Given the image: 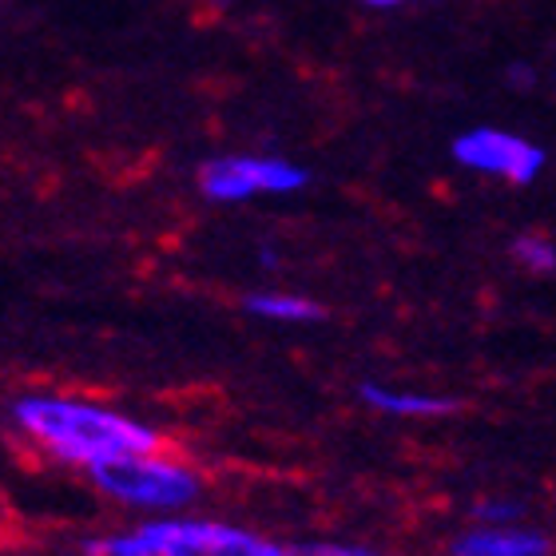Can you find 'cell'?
Wrapping results in <instances>:
<instances>
[{
    "label": "cell",
    "instance_id": "cell-4",
    "mask_svg": "<svg viewBox=\"0 0 556 556\" xmlns=\"http://www.w3.org/2000/svg\"><path fill=\"white\" fill-rule=\"evenodd\" d=\"M453 160L481 175H501L509 184H533L545 172V148L501 128H469L453 139Z\"/></svg>",
    "mask_w": 556,
    "mask_h": 556
},
{
    "label": "cell",
    "instance_id": "cell-9",
    "mask_svg": "<svg viewBox=\"0 0 556 556\" xmlns=\"http://www.w3.org/2000/svg\"><path fill=\"white\" fill-rule=\"evenodd\" d=\"M521 505H513V501H477L473 505V517L477 525H513L517 517H521Z\"/></svg>",
    "mask_w": 556,
    "mask_h": 556
},
{
    "label": "cell",
    "instance_id": "cell-13",
    "mask_svg": "<svg viewBox=\"0 0 556 556\" xmlns=\"http://www.w3.org/2000/svg\"><path fill=\"white\" fill-rule=\"evenodd\" d=\"M227 4H231V0H211V9H227Z\"/></svg>",
    "mask_w": 556,
    "mask_h": 556
},
{
    "label": "cell",
    "instance_id": "cell-8",
    "mask_svg": "<svg viewBox=\"0 0 556 556\" xmlns=\"http://www.w3.org/2000/svg\"><path fill=\"white\" fill-rule=\"evenodd\" d=\"M513 258H517L525 270H533V275H553L556 270V243L553 239H545V235H521V239L513 243Z\"/></svg>",
    "mask_w": 556,
    "mask_h": 556
},
{
    "label": "cell",
    "instance_id": "cell-12",
    "mask_svg": "<svg viewBox=\"0 0 556 556\" xmlns=\"http://www.w3.org/2000/svg\"><path fill=\"white\" fill-rule=\"evenodd\" d=\"M362 4H370V9H394V4H406V0H362Z\"/></svg>",
    "mask_w": 556,
    "mask_h": 556
},
{
    "label": "cell",
    "instance_id": "cell-11",
    "mask_svg": "<svg viewBox=\"0 0 556 556\" xmlns=\"http://www.w3.org/2000/svg\"><path fill=\"white\" fill-rule=\"evenodd\" d=\"M533 80H536V72L529 68V64H513V68H509L513 88H533Z\"/></svg>",
    "mask_w": 556,
    "mask_h": 556
},
{
    "label": "cell",
    "instance_id": "cell-10",
    "mask_svg": "<svg viewBox=\"0 0 556 556\" xmlns=\"http://www.w3.org/2000/svg\"><path fill=\"white\" fill-rule=\"evenodd\" d=\"M287 556H386L366 545H334V541H314V545H290Z\"/></svg>",
    "mask_w": 556,
    "mask_h": 556
},
{
    "label": "cell",
    "instance_id": "cell-2",
    "mask_svg": "<svg viewBox=\"0 0 556 556\" xmlns=\"http://www.w3.org/2000/svg\"><path fill=\"white\" fill-rule=\"evenodd\" d=\"M92 481L104 497L119 501V505H136V509H184L203 489L191 465L163 457V453L108 462L92 469Z\"/></svg>",
    "mask_w": 556,
    "mask_h": 556
},
{
    "label": "cell",
    "instance_id": "cell-1",
    "mask_svg": "<svg viewBox=\"0 0 556 556\" xmlns=\"http://www.w3.org/2000/svg\"><path fill=\"white\" fill-rule=\"evenodd\" d=\"M12 421L24 438L76 469H100L119 457L163 453V438L128 414L72 394H24L12 402Z\"/></svg>",
    "mask_w": 556,
    "mask_h": 556
},
{
    "label": "cell",
    "instance_id": "cell-3",
    "mask_svg": "<svg viewBox=\"0 0 556 556\" xmlns=\"http://www.w3.org/2000/svg\"><path fill=\"white\" fill-rule=\"evenodd\" d=\"M306 167L275 155H219L203 163L199 172V191L215 203H243L255 195H287L306 187Z\"/></svg>",
    "mask_w": 556,
    "mask_h": 556
},
{
    "label": "cell",
    "instance_id": "cell-7",
    "mask_svg": "<svg viewBox=\"0 0 556 556\" xmlns=\"http://www.w3.org/2000/svg\"><path fill=\"white\" fill-rule=\"evenodd\" d=\"M255 318H270V323H318L323 318V306L302 294H282V290H258V294H247L243 302Z\"/></svg>",
    "mask_w": 556,
    "mask_h": 556
},
{
    "label": "cell",
    "instance_id": "cell-6",
    "mask_svg": "<svg viewBox=\"0 0 556 556\" xmlns=\"http://www.w3.org/2000/svg\"><path fill=\"white\" fill-rule=\"evenodd\" d=\"M362 402L378 414H394V417H438L462 409L453 397H433V394H406V390H390V386L378 382H362Z\"/></svg>",
    "mask_w": 556,
    "mask_h": 556
},
{
    "label": "cell",
    "instance_id": "cell-5",
    "mask_svg": "<svg viewBox=\"0 0 556 556\" xmlns=\"http://www.w3.org/2000/svg\"><path fill=\"white\" fill-rule=\"evenodd\" d=\"M553 541L536 529H517V525H477L465 536L453 541V556H548Z\"/></svg>",
    "mask_w": 556,
    "mask_h": 556
}]
</instances>
